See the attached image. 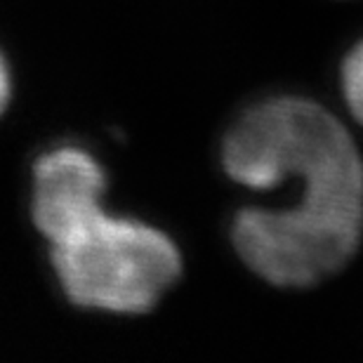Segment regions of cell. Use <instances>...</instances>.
<instances>
[{
  "label": "cell",
  "mask_w": 363,
  "mask_h": 363,
  "mask_svg": "<svg viewBox=\"0 0 363 363\" xmlns=\"http://www.w3.org/2000/svg\"><path fill=\"white\" fill-rule=\"evenodd\" d=\"M363 234V163L354 161L302 184L295 208H245L231 224L236 252L274 286L307 288L335 274Z\"/></svg>",
  "instance_id": "6da1fadb"
},
{
  "label": "cell",
  "mask_w": 363,
  "mask_h": 363,
  "mask_svg": "<svg viewBox=\"0 0 363 363\" xmlns=\"http://www.w3.org/2000/svg\"><path fill=\"white\" fill-rule=\"evenodd\" d=\"M52 264L71 302L111 314L154 309L182 274L177 245L163 231L106 213L52 245Z\"/></svg>",
  "instance_id": "7a4b0ae2"
},
{
  "label": "cell",
  "mask_w": 363,
  "mask_h": 363,
  "mask_svg": "<svg viewBox=\"0 0 363 363\" xmlns=\"http://www.w3.org/2000/svg\"><path fill=\"white\" fill-rule=\"evenodd\" d=\"M357 154L335 116L309 99L279 97L248 108L227 133L222 163L248 189H274Z\"/></svg>",
  "instance_id": "3957f363"
},
{
  "label": "cell",
  "mask_w": 363,
  "mask_h": 363,
  "mask_svg": "<svg viewBox=\"0 0 363 363\" xmlns=\"http://www.w3.org/2000/svg\"><path fill=\"white\" fill-rule=\"evenodd\" d=\"M104 194L106 172L88 151H50L33 168V224L52 245L67 241L104 213Z\"/></svg>",
  "instance_id": "277c9868"
},
{
  "label": "cell",
  "mask_w": 363,
  "mask_h": 363,
  "mask_svg": "<svg viewBox=\"0 0 363 363\" xmlns=\"http://www.w3.org/2000/svg\"><path fill=\"white\" fill-rule=\"evenodd\" d=\"M342 92L354 118L363 123V43L347 55L342 64Z\"/></svg>",
  "instance_id": "5b68a950"
},
{
  "label": "cell",
  "mask_w": 363,
  "mask_h": 363,
  "mask_svg": "<svg viewBox=\"0 0 363 363\" xmlns=\"http://www.w3.org/2000/svg\"><path fill=\"white\" fill-rule=\"evenodd\" d=\"M10 94H12V88H10V69H7L3 55H0V113L5 111L7 101H10Z\"/></svg>",
  "instance_id": "8992f818"
}]
</instances>
